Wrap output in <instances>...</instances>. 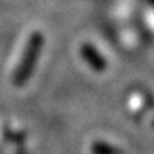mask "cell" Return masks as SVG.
I'll list each match as a JSON object with an SVG mask.
<instances>
[{"label": "cell", "mask_w": 154, "mask_h": 154, "mask_svg": "<svg viewBox=\"0 0 154 154\" xmlns=\"http://www.w3.org/2000/svg\"><path fill=\"white\" fill-rule=\"evenodd\" d=\"M40 46H42V36H40V33H33L32 37L29 38L27 44H26V49L23 51L20 63L17 66V72L14 74V80L17 83L24 82V79L29 76V73L32 70V66H33L34 60L37 57Z\"/></svg>", "instance_id": "1"}, {"label": "cell", "mask_w": 154, "mask_h": 154, "mask_svg": "<svg viewBox=\"0 0 154 154\" xmlns=\"http://www.w3.org/2000/svg\"><path fill=\"white\" fill-rule=\"evenodd\" d=\"M82 56L94 72L101 73V72H104L106 70L107 63H106L104 57L96 50V47H94L93 44H88V43L83 44L82 46Z\"/></svg>", "instance_id": "2"}, {"label": "cell", "mask_w": 154, "mask_h": 154, "mask_svg": "<svg viewBox=\"0 0 154 154\" xmlns=\"http://www.w3.org/2000/svg\"><path fill=\"white\" fill-rule=\"evenodd\" d=\"M91 151L93 154H121L119 147L111 146L106 141H96L91 146Z\"/></svg>", "instance_id": "3"}, {"label": "cell", "mask_w": 154, "mask_h": 154, "mask_svg": "<svg viewBox=\"0 0 154 154\" xmlns=\"http://www.w3.org/2000/svg\"><path fill=\"white\" fill-rule=\"evenodd\" d=\"M153 124H154V121H153Z\"/></svg>", "instance_id": "4"}]
</instances>
